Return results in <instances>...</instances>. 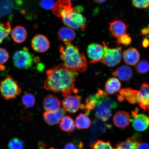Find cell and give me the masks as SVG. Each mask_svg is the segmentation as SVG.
Listing matches in <instances>:
<instances>
[{"label": "cell", "instance_id": "6da1fadb", "mask_svg": "<svg viewBox=\"0 0 149 149\" xmlns=\"http://www.w3.org/2000/svg\"><path fill=\"white\" fill-rule=\"evenodd\" d=\"M46 74L47 77L44 87L47 90L55 93L61 92L65 97L71 96L72 93L78 92L74 86L79 73L67 70L63 64L48 70Z\"/></svg>", "mask_w": 149, "mask_h": 149}, {"label": "cell", "instance_id": "7a4b0ae2", "mask_svg": "<svg viewBox=\"0 0 149 149\" xmlns=\"http://www.w3.org/2000/svg\"><path fill=\"white\" fill-rule=\"evenodd\" d=\"M59 51L61 59L67 70L77 72L86 71L87 68L86 58L77 47L71 43L64 44L61 46Z\"/></svg>", "mask_w": 149, "mask_h": 149}, {"label": "cell", "instance_id": "3957f363", "mask_svg": "<svg viewBox=\"0 0 149 149\" xmlns=\"http://www.w3.org/2000/svg\"><path fill=\"white\" fill-rule=\"evenodd\" d=\"M98 103L96 107L95 115L97 118L103 122L107 121L112 115V109L118 107L115 100L110 98L106 92L100 95Z\"/></svg>", "mask_w": 149, "mask_h": 149}, {"label": "cell", "instance_id": "277c9868", "mask_svg": "<svg viewBox=\"0 0 149 149\" xmlns=\"http://www.w3.org/2000/svg\"><path fill=\"white\" fill-rule=\"evenodd\" d=\"M63 23L72 29L84 31L87 26L86 20L83 15L74 11L72 6L67 7L60 15Z\"/></svg>", "mask_w": 149, "mask_h": 149}, {"label": "cell", "instance_id": "5b68a950", "mask_svg": "<svg viewBox=\"0 0 149 149\" xmlns=\"http://www.w3.org/2000/svg\"><path fill=\"white\" fill-rule=\"evenodd\" d=\"M22 91L17 82L10 76H7L0 84V92L2 96L6 100L15 98Z\"/></svg>", "mask_w": 149, "mask_h": 149}, {"label": "cell", "instance_id": "8992f818", "mask_svg": "<svg viewBox=\"0 0 149 149\" xmlns=\"http://www.w3.org/2000/svg\"><path fill=\"white\" fill-rule=\"evenodd\" d=\"M103 45L104 54L100 62L110 67H115L120 64L122 58V47L110 48L105 42H103Z\"/></svg>", "mask_w": 149, "mask_h": 149}, {"label": "cell", "instance_id": "52a82bcc", "mask_svg": "<svg viewBox=\"0 0 149 149\" xmlns=\"http://www.w3.org/2000/svg\"><path fill=\"white\" fill-rule=\"evenodd\" d=\"M14 66L20 69H28L32 66L33 58L27 49H25L17 51L13 56Z\"/></svg>", "mask_w": 149, "mask_h": 149}, {"label": "cell", "instance_id": "ba28073f", "mask_svg": "<svg viewBox=\"0 0 149 149\" xmlns=\"http://www.w3.org/2000/svg\"><path fill=\"white\" fill-rule=\"evenodd\" d=\"M139 109L136 108L135 110L132 112V126L136 131L143 132L148 127L149 118L143 114H138Z\"/></svg>", "mask_w": 149, "mask_h": 149}, {"label": "cell", "instance_id": "9c48e42d", "mask_svg": "<svg viewBox=\"0 0 149 149\" xmlns=\"http://www.w3.org/2000/svg\"><path fill=\"white\" fill-rule=\"evenodd\" d=\"M87 53L91 63L100 61L104 54L103 46L97 43L91 44L87 48Z\"/></svg>", "mask_w": 149, "mask_h": 149}, {"label": "cell", "instance_id": "30bf717a", "mask_svg": "<svg viewBox=\"0 0 149 149\" xmlns=\"http://www.w3.org/2000/svg\"><path fill=\"white\" fill-rule=\"evenodd\" d=\"M81 96L79 95L65 97L62 102L63 109L70 113H76L81 107Z\"/></svg>", "mask_w": 149, "mask_h": 149}, {"label": "cell", "instance_id": "8fae6325", "mask_svg": "<svg viewBox=\"0 0 149 149\" xmlns=\"http://www.w3.org/2000/svg\"><path fill=\"white\" fill-rule=\"evenodd\" d=\"M31 45L35 51L38 53H44L49 49L50 43L45 36L39 34L33 37L31 40Z\"/></svg>", "mask_w": 149, "mask_h": 149}, {"label": "cell", "instance_id": "7c38bea8", "mask_svg": "<svg viewBox=\"0 0 149 149\" xmlns=\"http://www.w3.org/2000/svg\"><path fill=\"white\" fill-rule=\"evenodd\" d=\"M139 91L130 88L122 89L119 91L117 99L120 102L123 101L125 99L130 103L135 104L139 102Z\"/></svg>", "mask_w": 149, "mask_h": 149}, {"label": "cell", "instance_id": "4fadbf2b", "mask_svg": "<svg viewBox=\"0 0 149 149\" xmlns=\"http://www.w3.org/2000/svg\"><path fill=\"white\" fill-rule=\"evenodd\" d=\"M109 30L113 37L118 38L126 34L128 26L120 20H115L109 24Z\"/></svg>", "mask_w": 149, "mask_h": 149}, {"label": "cell", "instance_id": "5bb4252c", "mask_svg": "<svg viewBox=\"0 0 149 149\" xmlns=\"http://www.w3.org/2000/svg\"><path fill=\"white\" fill-rule=\"evenodd\" d=\"M138 97L140 107L144 111L146 109L149 110V85L148 83H144L141 85Z\"/></svg>", "mask_w": 149, "mask_h": 149}, {"label": "cell", "instance_id": "9a60e30c", "mask_svg": "<svg viewBox=\"0 0 149 149\" xmlns=\"http://www.w3.org/2000/svg\"><path fill=\"white\" fill-rule=\"evenodd\" d=\"M65 114L64 109H59L55 112L46 111L44 113L43 116L45 121L49 125H53L60 122Z\"/></svg>", "mask_w": 149, "mask_h": 149}, {"label": "cell", "instance_id": "2e32d148", "mask_svg": "<svg viewBox=\"0 0 149 149\" xmlns=\"http://www.w3.org/2000/svg\"><path fill=\"white\" fill-rule=\"evenodd\" d=\"M141 143L140 135L135 134L124 141L119 142L116 145L115 149H137Z\"/></svg>", "mask_w": 149, "mask_h": 149}, {"label": "cell", "instance_id": "e0dca14e", "mask_svg": "<svg viewBox=\"0 0 149 149\" xmlns=\"http://www.w3.org/2000/svg\"><path fill=\"white\" fill-rule=\"evenodd\" d=\"M43 106L46 111L55 112L60 109L61 102L56 97L50 94L44 98Z\"/></svg>", "mask_w": 149, "mask_h": 149}, {"label": "cell", "instance_id": "ac0fdd59", "mask_svg": "<svg viewBox=\"0 0 149 149\" xmlns=\"http://www.w3.org/2000/svg\"><path fill=\"white\" fill-rule=\"evenodd\" d=\"M113 75L118 77L121 81H130L133 77V71L130 67L123 65L118 67L112 72Z\"/></svg>", "mask_w": 149, "mask_h": 149}, {"label": "cell", "instance_id": "d6986e66", "mask_svg": "<svg viewBox=\"0 0 149 149\" xmlns=\"http://www.w3.org/2000/svg\"><path fill=\"white\" fill-rule=\"evenodd\" d=\"M123 56L125 62L128 65L133 66L138 63L140 55L136 48H131L125 51Z\"/></svg>", "mask_w": 149, "mask_h": 149}, {"label": "cell", "instance_id": "ffe728a7", "mask_svg": "<svg viewBox=\"0 0 149 149\" xmlns=\"http://www.w3.org/2000/svg\"><path fill=\"white\" fill-rule=\"evenodd\" d=\"M113 122L115 125L120 128H125L129 126L130 117L126 111H117L113 117Z\"/></svg>", "mask_w": 149, "mask_h": 149}, {"label": "cell", "instance_id": "44dd1931", "mask_svg": "<svg viewBox=\"0 0 149 149\" xmlns=\"http://www.w3.org/2000/svg\"><path fill=\"white\" fill-rule=\"evenodd\" d=\"M58 36L64 44L71 43L75 38L76 33L73 29L69 27L61 28L58 31Z\"/></svg>", "mask_w": 149, "mask_h": 149}, {"label": "cell", "instance_id": "7402d4cb", "mask_svg": "<svg viewBox=\"0 0 149 149\" xmlns=\"http://www.w3.org/2000/svg\"><path fill=\"white\" fill-rule=\"evenodd\" d=\"M11 36L15 42L18 43H21L25 41L26 39L27 31L24 27L17 26L12 30Z\"/></svg>", "mask_w": 149, "mask_h": 149}, {"label": "cell", "instance_id": "603a6c76", "mask_svg": "<svg viewBox=\"0 0 149 149\" xmlns=\"http://www.w3.org/2000/svg\"><path fill=\"white\" fill-rule=\"evenodd\" d=\"M121 87V84L118 79L115 77L109 78L105 84L106 92L107 94H113L118 92Z\"/></svg>", "mask_w": 149, "mask_h": 149}, {"label": "cell", "instance_id": "cb8c5ba5", "mask_svg": "<svg viewBox=\"0 0 149 149\" xmlns=\"http://www.w3.org/2000/svg\"><path fill=\"white\" fill-rule=\"evenodd\" d=\"M75 124L78 129H86L90 127L91 120L86 114L81 113L76 117Z\"/></svg>", "mask_w": 149, "mask_h": 149}, {"label": "cell", "instance_id": "d4e9b609", "mask_svg": "<svg viewBox=\"0 0 149 149\" xmlns=\"http://www.w3.org/2000/svg\"><path fill=\"white\" fill-rule=\"evenodd\" d=\"M15 3L12 1H0V18L10 14L14 8Z\"/></svg>", "mask_w": 149, "mask_h": 149}, {"label": "cell", "instance_id": "484cf974", "mask_svg": "<svg viewBox=\"0 0 149 149\" xmlns=\"http://www.w3.org/2000/svg\"><path fill=\"white\" fill-rule=\"evenodd\" d=\"M60 127L63 131L70 133H72L75 128L73 119L68 116L63 117L61 119L60 123Z\"/></svg>", "mask_w": 149, "mask_h": 149}, {"label": "cell", "instance_id": "4316f807", "mask_svg": "<svg viewBox=\"0 0 149 149\" xmlns=\"http://www.w3.org/2000/svg\"><path fill=\"white\" fill-rule=\"evenodd\" d=\"M11 31V27L9 22L0 23V44L8 36Z\"/></svg>", "mask_w": 149, "mask_h": 149}, {"label": "cell", "instance_id": "83f0119b", "mask_svg": "<svg viewBox=\"0 0 149 149\" xmlns=\"http://www.w3.org/2000/svg\"><path fill=\"white\" fill-rule=\"evenodd\" d=\"M91 149H115L113 148L109 141H105L98 140L91 144Z\"/></svg>", "mask_w": 149, "mask_h": 149}, {"label": "cell", "instance_id": "f1b7e54d", "mask_svg": "<svg viewBox=\"0 0 149 149\" xmlns=\"http://www.w3.org/2000/svg\"><path fill=\"white\" fill-rule=\"evenodd\" d=\"M97 99L96 94L91 95L86 98V100L85 109L87 112L88 113L94 109L96 107Z\"/></svg>", "mask_w": 149, "mask_h": 149}, {"label": "cell", "instance_id": "f546056e", "mask_svg": "<svg viewBox=\"0 0 149 149\" xmlns=\"http://www.w3.org/2000/svg\"><path fill=\"white\" fill-rule=\"evenodd\" d=\"M22 102L24 106L27 108L32 107L36 103V99L34 96L30 93H26L22 98Z\"/></svg>", "mask_w": 149, "mask_h": 149}, {"label": "cell", "instance_id": "4dcf8cb0", "mask_svg": "<svg viewBox=\"0 0 149 149\" xmlns=\"http://www.w3.org/2000/svg\"><path fill=\"white\" fill-rule=\"evenodd\" d=\"M111 127L110 125L104 123L97 120L95 121L93 129V132L97 134L102 133Z\"/></svg>", "mask_w": 149, "mask_h": 149}, {"label": "cell", "instance_id": "1f68e13d", "mask_svg": "<svg viewBox=\"0 0 149 149\" xmlns=\"http://www.w3.org/2000/svg\"><path fill=\"white\" fill-rule=\"evenodd\" d=\"M135 70L139 74H144L146 73L149 71V63L145 60L141 61L136 65Z\"/></svg>", "mask_w": 149, "mask_h": 149}, {"label": "cell", "instance_id": "d6a6232c", "mask_svg": "<svg viewBox=\"0 0 149 149\" xmlns=\"http://www.w3.org/2000/svg\"><path fill=\"white\" fill-rule=\"evenodd\" d=\"M8 146L9 149H23L24 144L21 140L15 138L9 141Z\"/></svg>", "mask_w": 149, "mask_h": 149}, {"label": "cell", "instance_id": "836d02e7", "mask_svg": "<svg viewBox=\"0 0 149 149\" xmlns=\"http://www.w3.org/2000/svg\"><path fill=\"white\" fill-rule=\"evenodd\" d=\"M132 39L129 34L123 35L117 38V42L118 44H122L125 46H128L131 43Z\"/></svg>", "mask_w": 149, "mask_h": 149}, {"label": "cell", "instance_id": "e575fe53", "mask_svg": "<svg viewBox=\"0 0 149 149\" xmlns=\"http://www.w3.org/2000/svg\"><path fill=\"white\" fill-rule=\"evenodd\" d=\"M132 4L135 8L139 9H147L149 7V0L132 1Z\"/></svg>", "mask_w": 149, "mask_h": 149}, {"label": "cell", "instance_id": "d590c367", "mask_svg": "<svg viewBox=\"0 0 149 149\" xmlns=\"http://www.w3.org/2000/svg\"><path fill=\"white\" fill-rule=\"evenodd\" d=\"M9 58L8 52L4 48H0V66L6 63Z\"/></svg>", "mask_w": 149, "mask_h": 149}, {"label": "cell", "instance_id": "8d00e7d4", "mask_svg": "<svg viewBox=\"0 0 149 149\" xmlns=\"http://www.w3.org/2000/svg\"><path fill=\"white\" fill-rule=\"evenodd\" d=\"M56 2L54 1H40V5L42 8L46 9H53L54 7Z\"/></svg>", "mask_w": 149, "mask_h": 149}, {"label": "cell", "instance_id": "74e56055", "mask_svg": "<svg viewBox=\"0 0 149 149\" xmlns=\"http://www.w3.org/2000/svg\"><path fill=\"white\" fill-rule=\"evenodd\" d=\"M63 149H77L74 143L72 142H69L67 143L65 145Z\"/></svg>", "mask_w": 149, "mask_h": 149}, {"label": "cell", "instance_id": "f35d334b", "mask_svg": "<svg viewBox=\"0 0 149 149\" xmlns=\"http://www.w3.org/2000/svg\"><path fill=\"white\" fill-rule=\"evenodd\" d=\"M137 149H149V145L146 143H141Z\"/></svg>", "mask_w": 149, "mask_h": 149}, {"label": "cell", "instance_id": "ab89813d", "mask_svg": "<svg viewBox=\"0 0 149 149\" xmlns=\"http://www.w3.org/2000/svg\"><path fill=\"white\" fill-rule=\"evenodd\" d=\"M141 34L144 35H149V24L148 27L144 28L141 30Z\"/></svg>", "mask_w": 149, "mask_h": 149}, {"label": "cell", "instance_id": "60d3db41", "mask_svg": "<svg viewBox=\"0 0 149 149\" xmlns=\"http://www.w3.org/2000/svg\"><path fill=\"white\" fill-rule=\"evenodd\" d=\"M142 45L145 48L148 47L149 46V40L148 38H145L142 42Z\"/></svg>", "mask_w": 149, "mask_h": 149}, {"label": "cell", "instance_id": "b9f144b4", "mask_svg": "<svg viewBox=\"0 0 149 149\" xmlns=\"http://www.w3.org/2000/svg\"><path fill=\"white\" fill-rule=\"evenodd\" d=\"M47 148V145L46 143L41 142L39 144V148L40 149H46Z\"/></svg>", "mask_w": 149, "mask_h": 149}, {"label": "cell", "instance_id": "7bdbcfd3", "mask_svg": "<svg viewBox=\"0 0 149 149\" xmlns=\"http://www.w3.org/2000/svg\"><path fill=\"white\" fill-rule=\"evenodd\" d=\"M83 146L84 145L83 143L81 142H80L79 144L78 145V147L79 149H83Z\"/></svg>", "mask_w": 149, "mask_h": 149}, {"label": "cell", "instance_id": "ee69618b", "mask_svg": "<svg viewBox=\"0 0 149 149\" xmlns=\"http://www.w3.org/2000/svg\"><path fill=\"white\" fill-rule=\"evenodd\" d=\"M105 1H104V0H102V1H101V0H98V1H95V2L96 3H102L104 2H105Z\"/></svg>", "mask_w": 149, "mask_h": 149}, {"label": "cell", "instance_id": "f6af8a7d", "mask_svg": "<svg viewBox=\"0 0 149 149\" xmlns=\"http://www.w3.org/2000/svg\"><path fill=\"white\" fill-rule=\"evenodd\" d=\"M49 149H56V148H50Z\"/></svg>", "mask_w": 149, "mask_h": 149}, {"label": "cell", "instance_id": "bcb514c9", "mask_svg": "<svg viewBox=\"0 0 149 149\" xmlns=\"http://www.w3.org/2000/svg\"><path fill=\"white\" fill-rule=\"evenodd\" d=\"M148 12H149V11H148Z\"/></svg>", "mask_w": 149, "mask_h": 149}, {"label": "cell", "instance_id": "7dc6e473", "mask_svg": "<svg viewBox=\"0 0 149 149\" xmlns=\"http://www.w3.org/2000/svg\"></svg>", "mask_w": 149, "mask_h": 149}]
</instances>
